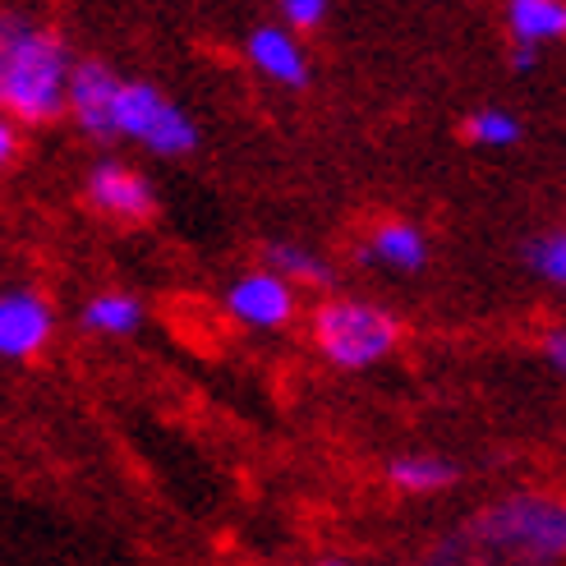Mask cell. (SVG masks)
<instances>
[{
    "instance_id": "3",
    "label": "cell",
    "mask_w": 566,
    "mask_h": 566,
    "mask_svg": "<svg viewBox=\"0 0 566 566\" xmlns=\"http://www.w3.org/2000/svg\"><path fill=\"white\" fill-rule=\"evenodd\" d=\"M470 539L512 562H562L566 557V497L557 493H506L474 516Z\"/></svg>"
},
{
    "instance_id": "2",
    "label": "cell",
    "mask_w": 566,
    "mask_h": 566,
    "mask_svg": "<svg viewBox=\"0 0 566 566\" xmlns=\"http://www.w3.org/2000/svg\"><path fill=\"white\" fill-rule=\"evenodd\" d=\"M401 318L387 304L364 300V295H323L308 314V342L332 364V369L364 374L378 369L382 359L396 355L401 346Z\"/></svg>"
},
{
    "instance_id": "21",
    "label": "cell",
    "mask_w": 566,
    "mask_h": 566,
    "mask_svg": "<svg viewBox=\"0 0 566 566\" xmlns=\"http://www.w3.org/2000/svg\"><path fill=\"white\" fill-rule=\"evenodd\" d=\"M314 566H355V562H346V557H318Z\"/></svg>"
},
{
    "instance_id": "8",
    "label": "cell",
    "mask_w": 566,
    "mask_h": 566,
    "mask_svg": "<svg viewBox=\"0 0 566 566\" xmlns=\"http://www.w3.org/2000/svg\"><path fill=\"white\" fill-rule=\"evenodd\" d=\"M83 203L106 221L138 226L157 212V189L129 161H93L88 176H83Z\"/></svg>"
},
{
    "instance_id": "19",
    "label": "cell",
    "mask_w": 566,
    "mask_h": 566,
    "mask_svg": "<svg viewBox=\"0 0 566 566\" xmlns=\"http://www.w3.org/2000/svg\"><path fill=\"white\" fill-rule=\"evenodd\" d=\"M14 157H19V125L10 116H0V176L14 166Z\"/></svg>"
},
{
    "instance_id": "20",
    "label": "cell",
    "mask_w": 566,
    "mask_h": 566,
    "mask_svg": "<svg viewBox=\"0 0 566 566\" xmlns=\"http://www.w3.org/2000/svg\"><path fill=\"white\" fill-rule=\"evenodd\" d=\"M512 65H516V70H534V65H539V51H521V46H516Z\"/></svg>"
},
{
    "instance_id": "15",
    "label": "cell",
    "mask_w": 566,
    "mask_h": 566,
    "mask_svg": "<svg viewBox=\"0 0 566 566\" xmlns=\"http://www.w3.org/2000/svg\"><path fill=\"white\" fill-rule=\"evenodd\" d=\"M461 134H465V144L474 148H484V153H502V148H516L521 144V134H525V120L516 116L512 106H474L470 116L461 120Z\"/></svg>"
},
{
    "instance_id": "6",
    "label": "cell",
    "mask_w": 566,
    "mask_h": 566,
    "mask_svg": "<svg viewBox=\"0 0 566 566\" xmlns=\"http://www.w3.org/2000/svg\"><path fill=\"white\" fill-rule=\"evenodd\" d=\"M125 88V74L102 61V55H78L74 78H70V106L65 116L78 125L83 138L97 144H116V102Z\"/></svg>"
},
{
    "instance_id": "5",
    "label": "cell",
    "mask_w": 566,
    "mask_h": 566,
    "mask_svg": "<svg viewBox=\"0 0 566 566\" xmlns=\"http://www.w3.org/2000/svg\"><path fill=\"white\" fill-rule=\"evenodd\" d=\"M221 314L249 332H281L300 318V291L259 263L221 291Z\"/></svg>"
},
{
    "instance_id": "11",
    "label": "cell",
    "mask_w": 566,
    "mask_h": 566,
    "mask_svg": "<svg viewBox=\"0 0 566 566\" xmlns=\"http://www.w3.org/2000/svg\"><path fill=\"white\" fill-rule=\"evenodd\" d=\"M382 479H387V489L406 493V497H433L457 484L461 470H457V461L438 457V451H396L382 465Z\"/></svg>"
},
{
    "instance_id": "16",
    "label": "cell",
    "mask_w": 566,
    "mask_h": 566,
    "mask_svg": "<svg viewBox=\"0 0 566 566\" xmlns=\"http://www.w3.org/2000/svg\"><path fill=\"white\" fill-rule=\"evenodd\" d=\"M525 263H530V272L539 281L566 291V226H553V231L534 235L525 244Z\"/></svg>"
},
{
    "instance_id": "10",
    "label": "cell",
    "mask_w": 566,
    "mask_h": 566,
    "mask_svg": "<svg viewBox=\"0 0 566 566\" xmlns=\"http://www.w3.org/2000/svg\"><path fill=\"white\" fill-rule=\"evenodd\" d=\"M429 259H433L429 231H423L419 221H406V217H387V221L369 226V235H364V244H359V263L396 272V276L423 272Z\"/></svg>"
},
{
    "instance_id": "4",
    "label": "cell",
    "mask_w": 566,
    "mask_h": 566,
    "mask_svg": "<svg viewBox=\"0 0 566 566\" xmlns=\"http://www.w3.org/2000/svg\"><path fill=\"white\" fill-rule=\"evenodd\" d=\"M116 138H125V144L144 148L161 161H180V157L198 153L203 129H198L189 111L166 88H157L153 78H125L120 102H116Z\"/></svg>"
},
{
    "instance_id": "12",
    "label": "cell",
    "mask_w": 566,
    "mask_h": 566,
    "mask_svg": "<svg viewBox=\"0 0 566 566\" xmlns=\"http://www.w3.org/2000/svg\"><path fill=\"white\" fill-rule=\"evenodd\" d=\"M78 323L88 327L93 336H106V342H125V336H138L148 323V304L138 300L134 291H97L83 300Z\"/></svg>"
},
{
    "instance_id": "1",
    "label": "cell",
    "mask_w": 566,
    "mask_h": 566,
    "mask_svg": "<svg viewBox=\"0 0 566 566\" xmlns=\"http://www.w3.org/2000/svg\"><path fill=\"white\" fill-rule=\"evenodd\" d=\"M74 65L78 55L61 28L28 14H0V116L19 129L65 116Z\"/></svg>"
},
{
    "instance_id": "18",
    "label": "cell",
    "mask_w": 566,
    "mask_h": 566,
    "mask_svg": "<svg viewBox=\"0 0 566 566\" xmlns=\"http://www.w3.org/2000/svg\"><path fill=\"white\" fill-rule=\"evenodd\" d=\"M539 350H544V359L553 364V369L566 378V323H557V327H548L539 336Z\"/></svg>"
},
{
    "instance_id": "7",
    "label": "cell",
    "mask_w": 566,
    "mask_h": 566,
    "mask_svg": "<svg viewBox=\"0 0 566 566\" xmlns=\"http://www.w3.org/2000/svg\"><path fill=\"white\" fill-rule=\"evenodd\" d=\"M244 61L253 65L263 83L281 93H304L314 83V61H308V46L300 33H291L281 19H263L244 33Z\"/></svg>"
},
{
    "instance_id": "9",
    "label": "cell",
    "mask_w": 566,
    "mask_h": 566,
    "mask_svg": "<svg viewBox=\"0 0 566 566\" xmlns=\"http://www.w3.org/2000/svg\"><path fill=\"white\" fill-rule=\"evenodd\" d=\"M55 336V308L33 286L0 291V359H38Z\"/></svg>"
},
{
    "instance_id": "13",
    "label": "cell",
    "mask_w": 566,
    "mask_h": 566,
    "mask_svg": "<svg viewBox=\"0 0 566 566\" xmlns=\"http://www.w3.org/2000/svg\"><path fill=\"white\" fill-rule=\"evenodd\" d=\"M502 19L506 38L521 51H544L553 42H566V0H512Z\"/></svg>"
},
{
    "instance_id": "17",
    "label": "cell",
    "mask_w": 566,
    "mask_h": 566,
    "mask_svg": "<svg viewBox=\"0 0 566 566\" xmlns=\"http://www.w3.org/2000/svg\"><path fill=\"white\" fill-rule=\"evenodd\" d=\"M276 14H281V23H286L291 33L304 38V33H318V28L327 23L332 6H327V0H281Z\"/></svg>"
},
{
    "instance_id": "14",
    "label": "cell",
    "mask_w": 566,
    "mask_h": 566,
    "mask_svg": "<svg viewBox=\"0 0 566 566\" xmlns=\"http://www.w3.org/2000/svg\"><path fill=\"white\" fill-rule=\"evenodd\" d=\"M263 268L286 276L291 286H332V263L323 259L318 249H308L300 240H272L263 244Z\"/></svg>"
}]
</instances>
